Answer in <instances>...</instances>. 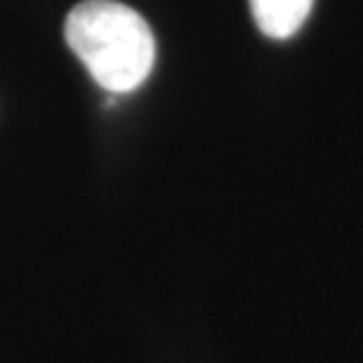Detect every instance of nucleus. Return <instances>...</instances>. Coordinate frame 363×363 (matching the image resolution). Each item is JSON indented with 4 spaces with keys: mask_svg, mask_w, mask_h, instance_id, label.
I'll list each match as a JSON object with an SVG mask.
<instances>
[{
    "mask_svg": "<svg viewBox=\"0 0 363 363\" xmlns=\"http://www.w3.org/2000/svg\"><path fill=\"white\" fill-rule=\"evenodd\" d=\"M252 19L267 38L286 40L307 21L314 0H248Z\"/></svg>",
    "mask_w": 363,
    "mask_h": 363,
    "instance_id": "f03ea898",
    "label": "nucleus"
},
{
    "mask_svg": "<svg viewBox=\"0 0 363 363\" xmlns=\"http://www.w3.org/2000/svg\"><path fill=\"white\" fill-rule=\"evenodd\" d=\"M69 48L92 81L111 94L137 90L156 62V40L147 19L118 0H83L64 24Z\"/></svg>",
    "mask_w": 363,
    "mask_h": 363,
    "instance_id": "f257e3e1",
    "label": "nucleus"
}]
</instances>
